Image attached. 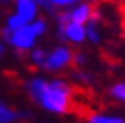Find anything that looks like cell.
Returning <instances> with one entry per match:
<instances>
[{
	"instance_id": "cell-9",
	"label": "cell",
	"mask_w": 125,
	"mask_h": 123,
	"mask_svg": "<svg viewBox=\"0 0 125 123\" xmlns=\"http://www.w3.org/2000/svg\"><path fill=\"white\" fill-rule=\"evenodd\" d=\"M46 53H44V49H41V48H36V49H33L31 51V59H33V62H35V66H40V67H43V64H44V61H46Z\"/></svg>"
},
{
	"instance_id": "cell-7",
	"label": "cell",
	"mask_w": 125,
	"mask_h": 123,
	"mask_svg": "<svg viewBox=\"0 0 125 123\" xmlns=\"http://www.w3.org/2000/svg\"><path fill=\"white\" fill-rule=\"evenodd\" d=\"M87 123H125V122L119 117H104V115H99V113H94L87 120Z\"/></svg>"
},
{
	"instance_id": "cell-4",
	"label": "cell",
	"mask_w": 125,
	"mask_h": 123,
	"mask_svg": "<svg viewBox=\"0 0 125 123\" xmlns=\"http://www.w3.org/2000/svg\"><path fill=\"white\" fill-rule=\"evenodd\" d=\"M17 10H18L20 17L25 18L26 23H28L36 13V5H35L33 0H17Z\"/></svg>"
},
{
	"instance_id": "cell-1",
	"label": "cell",
	"mask_w": 125,
	"mask_h": 123,
	"mask_svg": "<svg viewBox=\"0 0 125 123\" xmlns=\"http://www.w3.org/2000/svg\"><path fill=\"white\" fill-rule=\"evenodd\" d=\"M73 59H74V49L61 46V48L53 49V53L46 57L43 69L50 71V72H54V71H59V69L68 67V66L71 67L73 66Z\"/></svg>"
},
{
	"instance_id": "cell-5",
	"label": "cell",
	"mask_w": 125,
	"mask_h": 123,
	"mask_svg": "<svg viewBox=\"0 0 125 123\" xmlns=\"http://www.w3.org/2000/svg\"><path fill=\"white\" fill-rule=\"evenodd\" d=\"M89 18H91V7H89V3H82V5L76 7L74 10H71V21H74V23L84 25L86 21H89Z\"/></svg>"
},
{
	"instance_id": "cell-2",
	"label": "cell",
	"mask_w": 125,
	"mask_h": 123,
	"mask_svg": "<svg viewBox=\"0 0 125 123\" xmlns=\"http://www.w3.org/2000/svg\"><path fill=\"white\" fill-rule=\"evenodd\" d=\"M35 31H33V26H21L18 30H15L12 36V44L18 49H30L35 43Z\"/></svg>"
},
{
	"instance_id": "cell-14",
	"label": "cell",
	"mask_w": 125,
	"mask_h": 123,
	"mask_svg": "<svg viewBox=\"0 0 125 123\" xmlns=\"http://www.w3.org/2000/svg\"><path fill=\"white\" fill-rule=\"evenodd\" d=\"M0 2H5V0H0Z\"/></svg>"
},
{
	"instance_id": "cell-12",
	"label": "cell",
	"mask_w": 125,
	"mask_h": 123,
	"mask_svg": "<svg viewBox=\"0 0 125 123\" xmlns=\"http://www.w3.org/2000/svg\"><path fill=\"white\" fill-rule=\"evenodd\" d=\"M31 26H33V31H35V35H43L44 30H46V25H44V20H43V18L36 20V21L31 25Z\"/></svg>"
},
{
	"instance_id": "cell-8",
	"label": "cell",
	"mask_w": 125,
	"mask_h": 123,
	"mask_svg": "<svg viewBox=\"0 0 125 123\" xmlns=\"http://www.w3.org/2000/svg\"><path fill=\"white\" fill-rule=\"evenodd\" d=\"M119 33L125 41V0L119 2Z\"/></svg>"
},
{
	"instance_id": "cell-6",
	"label": "cell",
	"mask_w": 125,
	"mask_h": 123,
	"mask_svg": "<svg viewBox=\"0 0 125 123\" xmlns=\"http://www.w3.org/2000/svg\"><path fill=\"white\" fill-rule=\"evenodd\" d=\"M86 36L92 41V43H100L102 39V25H100L99 20H89V25L86 28Z\"/></svg>"
},
{
	"instance_id": "cell-10",
	"label": "cell",
	"mask_w": 125,
	"mask_h": 123,
	"mask_svg": "<svg viewBox=\"0 0 125 123\" xmlns=\"http://www.w3.org/2000/svg\"><path fill=\"white\" fill-rule=\"evenodd\" d=\"M109 94L115 97L117 100H124L125 102V82H119V84H115V85L110 87V90Z\"/></svg>"
},
{
	"instance_id": "cell-3",
	"label": "cell",
	"mask_w": 125,
	"mask_h": 123,
	"mask_svg": "<svg viewBox=\"0 0 125 123\" xmlns=\"http://www.w3.org/2000/svg\"><path fill=\"white\" fill-rule=\"evenodd\" d=\"M66 38L71 39V41H74V43H81L84 41V38H86V30H84V26L81 23H74V21H71V23L66 25Z\"/></svg>"
},
{
	"instance_id": "cell-13",
	"label": "cell",
	"mask_w": 125,
	"mask_h": 123,
	"mask_svg": "<svg viewBox=\"0 0 125 123\" xmlns=\"http://www.w3.org/2000/svg\"><path fill=\"white\" fill-rule=\"evenodd\" d=\"M50 2L54 7H66V5H71V3L77 2V0H50Z\"/></svg>"
},
{
	"instance_id": "cell-11",
	"label": "cell",
	"mask_w": 125,
	"mask_h": 123,
	"mask_svg": "<svg viewBox=\"0 0 125 123\" xmlns=\"http://www.w3.org/2000/svg\"><path fill=\"white\" fill-rule=\"evenodd\" d=\"M26 25V20L25 18H21V17H20V15H15V17H10V18H8V25H7V26H8V28H10V30H18V28H21V26H25Z\"/></svg>"
}]
</instances>
